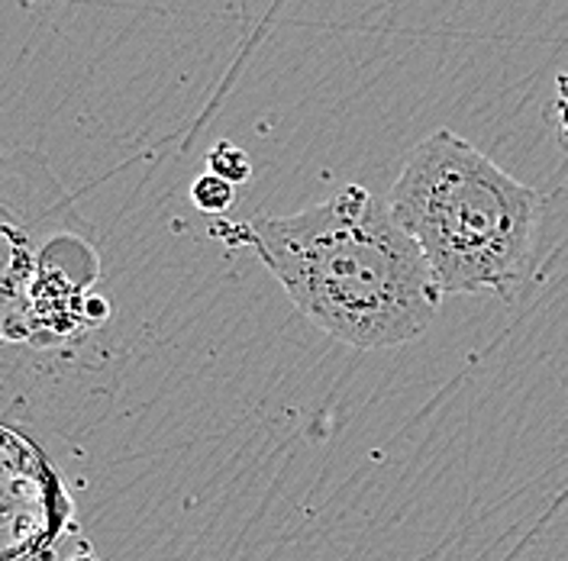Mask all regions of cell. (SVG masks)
<instances>
[{
    "label": "cell",
    "mask_w": 568,
    "mask_h": 561,
    "mask_svg": "<svg viewBox=\"0 0 568 561\" xmlns=\"http://www.w3.org/2000/svg\"><path fill=\"white\" fill-rule=\"evenodd\" d=\"M88 226L42 152L17 149L0 155V339L17 343L36 272Z\"/></svg>",
    "instance_id": "cell-3"
},
{
    "label": "cell",
    "mask_w": 568,
    "mask_h": 561,
    "mask_svg": "<svg viewBox=\"0 0 568 561\" xmlns=\"http://www.w3.org/2000/svg\"><path fill=\"white\" fill-rule=\"evenodd\" d=\"M207 172L216 177H223V181H230V184H246L248 177H252V162H248L246 149H240L236 142L230 140H220L213 145L211 152H207Z\"/></svg>",
    "instance_id": "cell-6"
},
{
    "label": "cell",
    "mask_w": 568,
    "mask_h": 561,
    "mask_svg": "<svg viewBox=\"0 0 568 561\" xmlns=\"http://www.w3.org/2000/svg\"><path fill=\"white\" fill-rule=\"evenodd\" d=\"M236 236L301 314L353 349H397L424 336L443 300L388 201L358 184L291 216H252Z\"/></svg>",
    "instance_id": "cell-1"
},
{
    "label": "cell",
    "mask_w": 568,
    "mask_h": 561,
    "mask_svg": "<svg viewBox=\"0 0 568 561\" xmlns=\"http://www.w3.org/2000/svg\"><path fill=\"white\" fill-rule=\"evenodd\" d=\"M388 207L420 246L443 297L510 300L530 280L546 197L459 133L439 130L410 149Z\"/></svg>",
    "instance_id": "cell-2"
},
{
    "label": "cell",
    "mask_w": 568,
    "mask_h": 561,
    "mask_svg": "<svg viewBox=\"0 0 568 561\" xmlns=\"http://www.w3.org/2000/svg\"><path fill=\"white\" fill-rule=\"evenodd\" d=\"M191 204L201 213H207V216H223V213L236 204V184L211 175V172L194 177V184H191Z\"/></svg>",
    "instance_id": "cell-5"
},
{
    "label": "cell",
    "mask_w": 568,
    "mask_h": 561,
    "mask_svg": "<svg viewBox=\"0 0 568 561\" xmlns=\"http://www.w3.org/2000/svg\"><path fill=\"white\" fill-rule=\"evenodd\" d=\"M33 351L30 346L0 339V420L10 417L20 407V400L33 390Z\"/></svg>",
    "instance_id": "cell-4"
},
{
    "label": "cell",
    "mask_w": 568,
    "mask_h": 561,
    "mask_svg": "<svg viewBox=\"0 0 568 561\" xmlns=\"http://www.w3.org/2000/svg\"><path fill=\"white\" fill-rule=\"evenodd\" d=\"M74 561H94V559H74Z\"/></svg>",
    "instance_id": "cell-7"
}]
</instances>
